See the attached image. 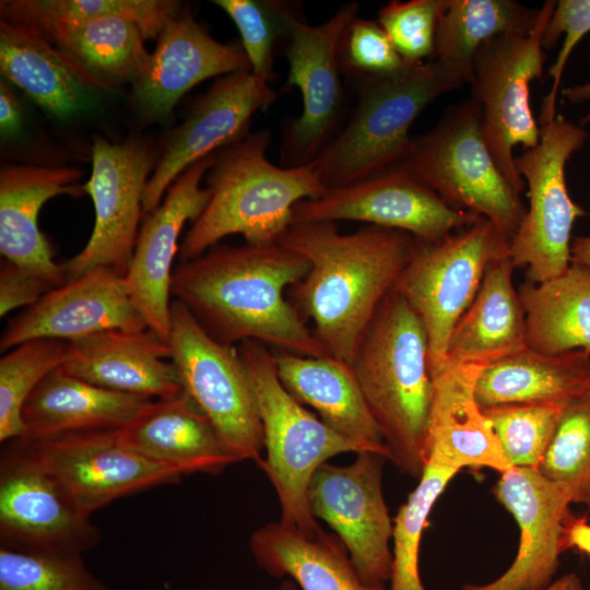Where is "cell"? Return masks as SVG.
<instances>
[{"label": "cell", "instance_id": "obj_1", "mask_svg": "<svg viewBox=\"0 0 590 590\" xmlns=\"http://www.w3.org/2000/svg\"><path fill=\"white\" fill-rule=\"evenodd\" d=\"M308 269L303 256L281 244H217L174 267L170 295L222 344L252 340L281 352L324 356L312 329L285 298Z\"/></svg>", "mask_w": 590, "mask_h": 590}, {"label": "cell", "instance_id": "obj_2", "mask_svg": "<svg viewBox=\"0 0 590 590\" xmlns=\"http://www.w3.org/2000/svg\"><path fill=\"white\" fill-rule=\"evenodd\" d=\"M303 256L309 269L290 287L291 303L314 323L318 341L333 357L351 363L384 298L409 262L415 238L366 225L341 233L335 223H293L279 241Z\"/></svg>", "mask_w": 590, "mask_h": 590}, {"label": "cell", "instance_id": "obj_3", "mask_svg": "<svg viewBox=\"0 0 590 590\" xmlns=\"http://www.w3.org/2000/svg\"><path fill=\"white\" fill-rule=\"evenodd\" d=\"M389 452L420 479L433 396L429 342L417 312L391 291L363 333L349 364Z\"/></svg>", "mask_w": 590, "mask_h": 590}, {"label": "cell", "instance_id": "obj_4", "mask_svg": "<svg viewBox=\"0 0 590 590\" xmlns=\"http://www.w3.org/2000/svg\"><path fill=\"white\" fill-rule=\"evenodd\" d=\"M271 133L249 132L220 150L208 170L210 198L191 222L178 251L193 259L229 235L250 245L279 244L293 224L294 208L328 190L310 164L276 166L267 157Z\"/></svg>", "mask_w": 590, "mask_h": 590}, {"label": "cell", "instance_id": "obj_5", "mask_svg": "<svg viewBox=\"0 0 590 590\" xmlns=\"http://www.w3.org/2000/svg\"><path fill=\"white\" fill-rule=\"evenodd\" d=\"M354 79L357 101L350 119L310 163L327 189L401 166L420 114L441 95L464 85L434 60L406 64L385 76Z\"/></svg>", "mask_w": 590, "mask_h": 590}, {"label": "cell", "instance_id": "obj_6", "mask_svg": "<svg viewBox=\"0 0 590 590\" xmlns=\"http://www.w3.org/2000/svg\"><path fill=\"white\" fill-rule=\"evenodd\" d=\"M247 369L263 429L267 459L259 468L269 477L280 503L283 523L310 539L326 531L308 505V487L315 471L344 452H369L363 445L329 428L283 386L274 353L260 342L237 345Z\"/></svg>", "mask_w": 590, "mask_h": 590}, {"label": "cell", "instance_id": "obj_7", "mask_svg": "<svg viewBox=\"0 0 590 590\" xmlns=\"http://www.w3.org/2000/svg\"><path fill=\"white\" fill-rule=\"evenodd\" d=\"M401 166L449 206L487 219L509 241L526 213L486 144L481 111L471 97L413 137Z\"/></svg>", "mask_w": 590, "mask_h": 590}, {"label": "cell", "instance_id": "obj_8", "mask_svg": "<svg viewBox=\"0 0 590 590\" xmlns=\"http://www.w3.org/2000/svg\"><path fill=\"white\" fill-rule=\"evenodd\" d=\"M588 137L585 128L556 115L541 126L539 143L515 156L529 204L508 253L515 269H526L527 280L533 283L563 274L571 263L573 225L587 212L571 199L565 169Z\"/></svg>", "mask_w": 590, "mask_h": 590}, {"label": "cell", "instance_id": "obj_9", "mask_svg": "<svg viewBox=\"0 0 590 590\" xmlns=\"http://www.w3.org/2000/svg\"><path fill=\"white\" fill-rule=\"evenodd\" d=\"M556 1H545L528 34L495 37L477 51L470 80L486 144L504 176L520 194L526 187L517 172L514 150L534 148L541 127L530 104V85L543 75L542 40Z\"/></svg>", "mask_w": 590, "mask_h": 590}, {"label": "cell", "instance_id": "obj_10", "mask_svg": "<svg viewBox=\"0 0 590 590\" xmlns=\"http://www.w3.org/2000/svg\"><path fill=\"white\" fill-rule=\"evenodd\" d=\"M170 361L182 390L209 418L240 462H262L263 429L253 389L237 346L209 335L190 311L172 300Z\"/></svg>", "mask_w": 590, "mask_h": 590}, {"label": "cell", "instance_id": "obj_11", "mask_svg": "<svg viewBox=\"0 0 590 590\" xmlns=\"http://www.w3.org/2000/svg\"><path fill=\"white\" fill-rule=\"evenodd\" d=\"M508 247L509 240L483 216L439 239H415L392 291L421 317L429 362L446 356L451 332L473 302L486 268L507 255Z\"/></svg>", "mask_w": 590, "mask_h": 590}, {"label": "cell", "instance_id": "obj_12", "mask_svg": "<svg viewBox=\"0 0 590 590\" xmlns=\"http://www.w3.org/2000/svg\"><path fill=\"white\" fill-rule=\"evenodd\" d=\"M13 441L90 516L116 499L182 476L128 447L118 429Z\"/></svg>", "mask_w": 590, "mask_h": 590}, {"label": "cell", "instance_id": "obj_13", "mask_svg": "<svg viewBox=\"0 0 590 590\" xmlns=\"http://www.w3.org/2000/svg\"><path fill=\"white\" fill-rule=\"evenodd\" d=\"M358 10L357 2L345 3L320 25H310L298 12L291 17L284 50L286 83L299 90L303 109L283 133L285 167L310 164L338 131L344 104L339 46Z\"/></svg>", "mask_w": 590, "mask_h": 590}, {"label": "cell", "instance_id": "obj_14", "mask_svg": "<svg viewBox=\"0 0 590 590\" xmlns=\"http://www.w3.org/2000/svg\"><path fill=\"white\" fill-rule=\"evenodd\" d=\"M385 457L359 452L347 465L322 463L312 474L308 505L341 540L364 582L390 579L393 519L382 492Z\"/></svg>", "mask_w": 590, "mask_h": 590}, {"label": "cell", "instance_id": "obj_15", "mask_svg": "<svg viewBox=\"0 0 590 590\" xmlns=\"http://www.w3.org/2000/svg\"><path fill=\"white\" fill-rule=\"evenodd\" d=\"M155 164L143 142L94 139L92 173L83 189L92 198L95 223L84 248L61 264L66 282L96 267L126 275L140 229L145 186Z\"/></svg>", "mask_w": 590, "mask_h": 590}, {"label": "cell", "instance_id": "obj_16", "mask_svg": "<svg viewBox=\"0 0 590 590\" xmlns=\"http://www.w3.org/2000/svg\"><path fill=\"white\" fill-rule=\"evenodd\" d=\"M101 530L13 440L0 459V543L22 551L82 554Z\"/></svg>", "mask_w": 590, "mask_h": 590}, {"label": "cell", "instance_id": "obj_17", "mask_svg": "<svg viewBox=\"0 0 590 590\" xmlns=\"http://www.w3.org/2000/svg\"><path fill=\"white\" fill-rule=\"evenodd\" d=\"M480 215L449 206L403 166L331 188L294 208L293 223L357 221L432 241L474 223Z\"/></svg>", "mask_w": 590, "mask_h": 590}, {"label": "cell", "instance_id": "obj_18", "mask_svg": "<svg viewBox=\"0 0 590 590\" xmlns=\"http://www.w3.org/2000/svg\"><path fill=\"white\" fill-rule=\"evenodd\" d=\"M278 94L251 71L221 76L172 131L143 194V213L153 212L173 182L190 166L248 134L252 117Z\"/></svg>", "mask_w": 590, "mask_h": 590}, {"label": "cell", "instance_id": "obj_19", "mask_svg": "<svg viewBox=\"0 0 590 590\" xmlns=\"http://www.w3.org/2000/svg\"><path fill=\"white\" fill-rule=\"evenodd\" d=\"M214 154L186 169L168 188L161 204L140 226L132 259L125 275L130 298L148 327L166 342L170 324L173 262L185 224L204 209L210 190L201 186Z\"/></svg>", "mask_w": 590, "mask_h": 590}, {"label": "cell", "instance_id": "obj_20", "mask_svg": "<svg viewBox=\"0 0 590 590\" xmlns=\"http://www.w3.org/2000/svg\"><path fill=\"white\" fill-rule=\"evenodd\" d=\"M520 530L517 555L507 570L484 585L465 583L459 590H541L555 576L562 551V531L570 512L568 488L538 470L512 467L500 473L492 489Z\"/></svg>", "mask_w": 590, "mask_h": 590}, {"label": "cell", "instance_id": "obj_21", "mask_svg": "<svg viewBox=\"0 0 590 590\" xmlns=\"http://www.w3.org/2000/svg\"><path fill=\"white\" fill-rule=\"evenodd\" d=\"M149 328L133 305L125 276L106 267L93 268L52 288L9 321L0 351L35 339L74 341L97 332Z\"/></svg>", "mask_w": 590, "mask_h": 590}, {"label": "cell", "instance_id": "obj_22", "mask_svg": "<svg viewBox=\"0 0 590 590\" xmlns=\"http://www.w3.org/2000/svg\"><path fill=\"white\" fill-rule=\"evenodd\" d=\"M131 82L143 115L164 119L193 86L217 75L250 71L243 48L213 38L190 13L170 20Z\"/></svg>", "mask_w": 590, "mask_h": 590}, {"label": "cell", "instance_id": "obj_23", "mask_svg": "<svg viewBox=\"0 0 590 590\" xmlns=\"http://www.w3.org/2000/svg\"><path fill=\"white\" fill-rule=\"evenodd\" d=\"M484 367L446 357L429 362L433 396L425 439V464L460 471L489 468L499 474L512 468L492 425L480 409L475 382Z\"/></svg>", "mask_w": 590, "mask_h": 590}, {"label": "cell", "instance_id": "obj_24", "mask_svg": "<svg viewBox=\"0 0 590 590\" xmlns=\"http://www.w3.org/2000/svg\"><path fill=\"white\" fill-rule=\"evenodd\" d=\"M66 373L113 391L164 400L184 390L168 342L150 328L111 329L71 341Z\"/></svg>", "mask_w": 590, "mask_h": 590}, {"label": "cell", "instance_id": "obj_25", "mask_svg": "<svg viewBox=\"0 0 590 590\" xmlns=\"http://www.w3.org/2000/svg\"><path fill=\"white\" fill-rule=\"evenodd\" d=\"M81 175L73 167L25 165L5 166L0 172L1 256L56 287L66 283V276L39 229L38 214L43 204L56 196L85 192L83 186L74 185Z\"/></svg>", "mask_w": 590, "mask_h": 590}, {"label": "cell", "instance_id": "obj_26", "mask_svg": "<svg viewBox=\"0 0 590 590\" xmlns=\"http://www.w3.org/2000/svg\"><path fill=\"white\" fill-rule=\"evenodd\" d=\"M118 434L138 453L182 475L215 474L239 462L185 391L153 400Z\"/></svg>", "mask_w": 590, "mask_h": 590}, {"label": "cell", "instance_id": "obj_27", "mask_svg": "<svg viewBox=\"0 0 590 590\" xmlns=\"http://www.w3.org/2000/svg\"><path fill=\"white\" fill-rule=\"evenodd\" d=\"M0 70L58 119L84 110L97 91L109 87L40 34L4 20L0 21Z\"/></svg>", "mask_w": 590, "mask_h": 590}, {"label": "cell", "instance_id": "obj_28", "mask_svg": "<svg viewBox=\"0 0 590 590\" xmlns=\"http://www.w3.org/2000/svg\"><path fill=\"white\" fill-rule=\"evenodd\" d=\"M279 377L286 390L339 435L389 459L381 433L370 414L351 366L331 355L274 353Z\"/></svg>", "mask_w": 590, "mask_h": 590}, {"label": "cell", "instance_id": "obj_29", "mask_svg": "<svg viewBox=\"0 0 590 590\" xmlns=\"http://www.w3.org/2000/svg\"><path fill=\"white\" fill-rule=\"evenodd\" d=\"M152 401L95 386L60 367L25 402L22 410L25 434L21 438L120 429Z\"/></svg>", "mask_w": 590, "mask_h": 590}, {"label": "cell", "instance_id": "obj_30", "mask_svg": "<svg viewBox=\"0 0 590 590\" xmlns=\"http://www.w3.org/2000/svg\"><path fill=\"white\" fill-rule=\"evenodd\" d=\"M514 270L509 253L488 264L473 302L451 332L447 359L486 367L528 347L526 315L511 280Z\"/></svg>", "mask_w": 590, "mask_h": 590}, {"label": "cell", "instance_id": "obj_31", "mask_svg": "<svg viewBox=\"0 0 590 590\" xmlns=\"http://www.w3.org/2000/svg\"><path fill=\"white\" fill-rule=\"evenodd\" d=\"M588 386L590 352L546 354L528 346L484 367L474 396L481 410L514 403H566Z\"/></svg>", "mask_w": 590, "mask_h": 590}, {"label": "cell", "instance_id": "obj_32", "mask_svg": "<svg viewBox=\"0 0 590 590\" xmlns=\"http://www.w3.org/2000/svg\"><path fill=\"white\" fill-rule=\"evenodd\" d=\"M249 545L260 568L291 577L300 590H386L385 583L362 580L345 546L331 533L310 539L282 521L270 522L251 534Z\"/></svg>", "mask_w": 590, "mask_h": 590}, {"label": "cell", "instance_id": "obj_33", "mask_svg": "<svg viewBox=\"0 0 590 590\" xmlns=\"http://www.w3.org/2000/svg\"><path fill=\"white\" fill-rule=\"evenodd\" d=\"M528 346L546 354L590 352V267L570 263L560 275L519 287Z\"/></svg>", "mask_w": 590, "mask_h": 590}, {"label": "cell", "instance_id": "obj_34", "mask_svg": "<svg viewBox=\"0 0 590 590\" xmlns=\"http://www.w3.org/2000/svg\"><path fill=\"white\" fill-rule=\"evenodd\" d=\"M539 9L514 0H448L438 23L434 61L463 84L470 83L480 48L498 36L528 34Z\"/></svg>", "mask_w": 590, "mask_h": 590}, {"label": "cell", "instance_id": "obj_35", "mask_svg": "<svg viewBox=\"0 0 590 590\" xmlns=\"http://www.w3.org/2000/svg\"><path fill=\"white\" fill-rule=\"evenodd\" d=\"M1 20L27 27L47 38L56 30L86 21L119 16L134 23L145 39L157 38L166 24L180 14L170 0H4Z\"/></svg>", "mask_w": 590, "mask_h": 590}, {"label": "cell", "instance_id": "obj_36", "mask_svg": "<svg viewBox=\"0 0 590 590\" xmlns=\"http://www.w3.org/2000/svg\"><path fill=\"white\" fill-rule=\"evenodd\" d=\"M46 39L107 85L132 82L150 55L141 30L119 16L62 27Z\"/></svg>", "mask_w": 590, "mask_h": 590}, {"label": "cell", "instance_id": "obj_37", "mask_svg": "<svg viewBox=\"0 0 590 590\" xmlns=\"http://www.w3.org/2000/svg\"><path fill=\"white\" fill-rule=\"evenodd\" d=\"M71 343L56 339L26 341L0 359V441L25 434L22 410L32 392L71 358Z\"/></svg>", "mask_w": 590, "mask_h": 590}, {"label": "cell", "instance_id": "obj_38", "mask_svg": "<svg viewBox=\"0 0 590 590\" xmlns=\"http://www.w3.org/2000/svg\"><path fill=\"white\" fill-rule=\"evenodd\" d=\"M538 471L547 480L564 484L571 504L590 509V386L563 408Z\"/></svg>", "mask_w": 590, "mask_h": 590}, {"label": "cell", "instance_id": "obj_39", "mask_svg": "<svg viewBox=\"0 0 590 590\" xmlns=\"http://www.w3.org/2000/svg\"><path fill=\"white\" fill-rule=\"evenodd\" d=\"M458 471L426 463L418 484L393 518L389 590H425L420 576V544L430 510Z\"/></svg>", "mask_w": 590, "mask_h": 590}, {"label": "cell", "instance_id": "obj_40", "mask_svg": "<svg viewBox=\"0 0 590 590\" xmlns=\"http://www.w3.org/2000/svg\"><path fill=\"white\" fill-rule=\"evenodd\" d=\"M566 403H514L482 411L511 465L538 470Z\"/></svg>", "mask_w": 590, "mask_h": 590}, {"label": "cell", "instance_id": "obj_41", "mask_svg": "<svg viewBox=\"0 0 590 590\" xmlns=\"http://www.w3.org/2000/svg\"><path fill=\"white\" fill-rule=\"evenodd\" d=\"M0 590H109L87 569L82 554L0 546Z\"/></svg>", "mask_w": 590, "mask_h": 590}, {"label": "cell", "instance_id": "obj_42", "mask_svg": "<svg viewBox=\"0 0 590 590\" xmlns=\"http://www.w3.org/2000/svg\"><path fill=\"white\" fill-rule=\"evenodd\" d=\"M235 23L250 71L269 82L273 78L275 48L287 40L294 4L279 0H214Z\"/></svg>", "mask_w": 590, "mask_h": 590}, {"label": "cell", "instance_id": "obj_43", "mask_svg": "<svg viewBox=\"0 0 590 590\" xmlns=\"http://www.w3.org/2000/svg\"><path fill=\"white\" fill-rule=\"evenodd\" d=\"M448 0L390 1L378 11V23L409 63L434 57L440 15Z\"/></svg>", "mask_w": 590, "mask_h": 590}, {"label": "cell", "instance_id": "obj_44", "mask_svg": "<svg viewBox=\"0 0 590 590\" xmlns=\"http://www.w3.org/2000/svg\"><path fill=\"white\" fill-rule=\"evenodd\" d=\"M343 73L353 78L385 76L402 70L406 63L378 21L353 20L339 46Z\"/></svg>", "mask_w": 590, "mask_h": 590}, {"label": "cell", "instance_id": "obj_45", "mask_svg": "<svg viewBox=\"0 0 590 590\" xmlns=\"http://www.w3.org/2000/svg\"><path fill=\"white\" fill-rule=\"evenodd\" d=\"M590 32V0H559L545 28L542 45L544 49H553L558 38L564 42L556 60L548 69L552 86L544 97L539 121L542 125L555 118L556 99L563 72L575 46Z\"/></svg>", "mask_w": 590, "mask_h": 590}, {"label": "cell", "instance_id": "obj_46", "mask_svg": "<svg viewBox=\"0 0 590 590\" xmlns=\"http://www.w3.org/2000/svg\"><path fill=\"white\" fill-rule=\"evenodd\" d=\"M56 286L48 280L2 259L0 268V316L36 304Z\"/></svg>", "mask_w": 590, "mask_h": 590}, {"label": "cell", "instance_id": "obj_47", "mask_svg": "<svg viewBox=\"0 0 590 590\" xmlns=\"http://www.w3.org/2000/svg\"><path fill=\"white\" fill-rule=\"evenodd\" d=\"M562 551L576 548L590 556V523L586 516H566L562 531Z\"/></svg>", "mask_w": 590, "mask_h": 590}, {"label": "cell", "instance_id": "obj_48", "mask_svg": "<svg viewBox=\"0 0 590 590\" xmlns=\"http://www.w3.org/2000/svg\"><path fill=\"white\" fill-rule=\"evenodd\" d=\"M22 114L17 99L7 84H0V130L2 135H13L20 131Z\"/></svg>", "mask_w": 590, "mask_h": 590}, {"label": "cell", "instance_id": "obj_49", "mask_svg": "<svg viewBox=\"0 0 590 590\" xmlns=\"http://www.w3.org/2000/svg\"><path fill=\"white\" fill-rule=\"evenodd\" d=\"M570 257L571 263L590 267V235L571 238Z\"/></svg>", "mask_w": 590, "mask_h": 590}, {"label": "cell", "instance_id": "obj_50", "mask_svg": "<svg viewBox=\"0 0 590 590\" xmlns=\"http://www.w3.org/2000/svg\"><path fill=\"white\" fill-rule=\"evenodd\" d=\"M565 97L570 103H583L590 101V82L577 84L574 86L568 87L564 91ZM590 121V111L589 114L583 117L581 120V123H588Z\"/></svg>", "mask_w": 590, "mask_h": 590}, {"label": "cell", "instance_id": "obj_51", "mask_svg": "<svg viewBox=\"0 0 590 590\" xmlns=\"http://www.w3.org/2000/svg\"><path fill=\"white\" fill-rule=\"evenodd\" d=\"M541 590H586L581 579L575 573H568L553 580L547 587Z\"/></svg>", "mask_w": 590, "mask_h": 590}, {"label": "cell", "instance_id": "obj_52", "mask_svg": "<svg viewBox=\"0 0 590 590\" xmlns=\"http://www.w3.org/2000/svg\"><path fill=\"white\" fill-rule=\"evenodd\" d=\"M278 590H300L298 586L291 579L284 580Z\"/></svg>", "mask_w": 590, "mask_h": 590}]
</instances>
